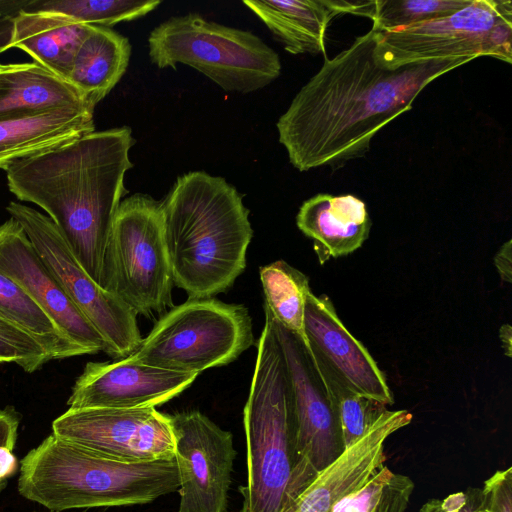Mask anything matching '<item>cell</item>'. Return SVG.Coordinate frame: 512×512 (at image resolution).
<instances>
[{"label":"cell","instance_id":"obj_1","mask_svg":"<svg viewBox=\"0 0 512 512\" xmlns=\"http://www.w3.org/2000/svg\"><path fill=\"white\" fill-rule=\"evenodd\" d=\"M378 33L371 29L325 57L278 119L279 142L300 172L362 157L373 137L409 111L429 83L471 61L436 59L386 69L374 57Z\"/></svg>","mask_w":512,"mask_h":512},{"label":"cell","instance_id":"obj_2","mask_svg":"<svg viewBox=\"0 0 512 512\" xmlns=\"http://www.w3.org/2000/svg\"><path fill=\"white\" fill-rule=\"evenodd\" d=\"M134 144L128 126L93 131L4 168L9 191L47 213L101 287L115 214L128 192L124 180L133 167Z\"/></svg>","mask_w":512,"mask_h":512},{"label":"cell","instance_id":"obj_3","mask_svg":"<svg viewBox=\"0 0 512 512\" xmlns=\"http://www.w3.org/2000/svg\"><path fill=\"white\" fill-rule=\"evenodd\" d=\"M173 283L189 298L226 291L246 268L253 237L243 196L220 176H179L161 201Z\"/></svg>","mask_w":512,"mask_h":512},{"label":"cell","instance_id":"obj_4","mask_svg":"<svg viewBox=\"0 0 512 512\" xmlns=\"http://www.w3.org/2000/svg\"><path fill=\"white\" fill-rule=\"evenodd\" d=\"M175 458L125 463L54 434L20 461L18 492L52 512L146 504L179 489Z\"/></svg>","mask_w":512,"mask_h":512},{"label":"cell","instance_id":"obj_5","mask_svg":"<svg viewBox=\"0 0 512 512\" xmlns=\"http://www.w3.org/2000/svg\"><path fill=\"white\" fill-rule=\"evenodd\" d=\"M243 416L248 482L240 487V512H284L296 466V424L283 351L266 312Z\"/></svg>","mask_w":512,"mask_h":512},{"label":"cell","instance_id":"obj_6","mask_svg":"<svg viewBox=\"0 0 512 512\" xmlns=\"http://www.w3.org/2000/svg\"><path fill=\"white\" fill-rule=\"evenodd\" d=\"M148 55L160 69L190 66L227 92L257 91L281 73L278 54L257 35L197 13L173 16L156 26L148 36Z\"/></svg>","mask_w":512,"mask_h":512},{"label":"cell","instance_id":"obj_7","mask_svg":"<svg viewBox=\"0 0 512 512\" xmlns=\"http://www.w3.org/2000/svg\"><path fill=\"white\" fill-rule=\"evenodd\" d=\"M254 343L245 306L213 298H189L162 315L139 348L134 362L195 373L229 364Z\"/></svg>","mask_w":512,"mask_h":512},{"label":"cell","instance_id":"obj_8","mask_svg":"<svg viewBox=\"0 0 512 512\" xmlns=\"http://www.w3.org/2000/svg\"><path fill=\"white\" fill-rule=\"evenodd\" d=\"M173 284L161 201L142 193L124 198L112 226L102 287L137 315L152 318L172 305Z\"/></svg>","mask_w":512,"mask_h":512},{"label":"cell","instance_id":"obj_9","mask_svg":"<svg viewBox=\"0 0 512 512\" xmlns=\"http://www.w3.org/2000/svg\"><path fill=\"white\" fill-rule=\"evenodd\" d=\"M488 56L512 63V3L472 0L448 16L378 33L374 57L394 70L421 61Z\"/></svg>","mask_w":512,"mask_h":512},{"label":"cell","instance_id":"obj_10","mask_svg":"<svg viewBox=\"0 0 512 512\" xmlns=\"http://www.w3.org/2000/svg\"><path fill=\"white\" fill-rule=\"evenodd\" d=\"M6 210L22 226L68 298L100 334L105 353L117 360L133 354L143 339L137 314L89 276L47 215L14 201Z\"/></svg>","mask_w":512,"mask_h":512},{"label":"cell","instance_id":"obj_11","mask_svg":"<svg viewBox=\"0 0 512 512\" xmlns=\"http://www.w3.org/2000/svg\"><path fill=\"white\" fill-rule=\"evenodd\" d=\"M281 345L296 424V466L284 512L316 476L345 451L339 422L303 335L281 325L264 307Z\"/></svg>","mask_w":512,"mask_h":512},{"label":"cell","instance_id":"obj_12","mask_svg":"<svg viewBox=\"0 0 512 512\" xmlns=\"http://www.w3.org/2000/svg\"><path fill=\"white\" fill-rule=\"evenodd\" d=\"M52 434L119 462L175 458L170 416L155 407L68 408L53 421Z\"/></svg>","mask_w":512,"mask_h":512},{"label":"cell","instance_id":"obj_13","mask_svg":"<svg viewBox=\"0 0 512 512\" xmlns=\"http://www.w3.org/2000/svg\"><path fill=\"white\" fill-rule=\"evenodd\" d=\"M170 419L180 482L178 512H226L236 457L232 434L199 411Z\"/></svg>","mask_w":512,"mask_h":512},{"label":"cell","instance_id":"obj_14","mask_svg":"<svg viewBox=\"0 0 512 512\" xmlns=\"http://www.w3.org/2000/svg\"><path fill=\"white\" fill-rule=\"evenodd\" d=\"M198 374L170 371L123 358L88 362L67 400L70 409L156 407L174 398Z\"/></svg>","mask_w":512,"mask_h":512},{"label":"cell","instance_id":"obj_15","mask_svg":"<svg viewBox=\"0 0 512 512\" xmlns=\"http://www.w3.org/2000/svg\"><path fill=\"white\" fill-rule=\"evenodd\" d=\"M0 273L17 283L61 332L87 354L105 352L100 334L68 298L22 226L12 217L0 224Z\"/></svg>","mask_w":512,"mask_h":512},{"label":"cell","instance_id":"obj_16","mask_svg":"<svg viewBox=\"0 0 512 512\" xmlns=\"http://www.w3.org/2000/svg\"><path fill=\"white\" fill-rule=\"evenodd\" d=\"M303 337L354 392L392 405L394 399L383 372L364 345L344 326L327 296H306Z\"/></svg>","mask_w":512,"mask_h":512},{"label":"cell","instance_id":"obj_17","mask_svg":"<svg viewBox=\"0 0 512 512\" xmlns=\"http://www.w3.org/2000/svg\"><path fill=\"white\" fill-rule=\"evenodd\" d=\"M412 421L407 410H387L331 465L322 470L285 512H331L338 501L361 488L385 462L389 436Z\"/></svg>","mask_w":512,"mask_h":512},{"label":"cell","instance_id":"obj_18","mask_svg":"<svg viewBox=\"0 0 512 512\" xmlns=\"http://www.w3.org/2000/svg\"><path fill=\"white\" fill-rule=\"evenodd\" d=\"M296 224L313 239L321 264L359 249L371 228L365 203L351 194L320 193L309 198L301 205Z\"/></svg>","mask_w":512,"mask_h":512},{"label":"cell","instance_id":"obj_19","mask_svg":"<svg viewBox=\"0 0 512 512\" xmlns=\"http://www.w3.org/2000/svg\"><path fill=\"white\" fill-rule=\"evenodd\" d=\"M93 108L64 107L0 118V169L95 131Z\"/></svg>","mask_w":512,"mask_h":512},{"label":"cell","instance_id":"obj_20","mask_svg":"<svg viewBox=\"0 0 512 512\" xmlns=\"http://www.w3.org/2000/svg\"><path fill=\"white\" fill-rule=\"evenodd\" d=\"M291 54L325 55V35L339 13L331 0H244Z\"/></svg>","mask_w":512,"mask_h":512},{"label":"cell","instance_id":"obj_21","mask_svg":"<svg viewBox=\"0 0 512 512\" xmlns=\"http://www.w3.org/2000/svg\"><path fill=\"white\" fill-rule=\"evenodd\" d=\"M64 107L95 109L71 83L36 62L0 64V118Z\"/></svg>","mask_w":512,"mask_h":512},{"label":"cell","instance_id":"obj_22","mask_svg":"<svg viewBox=\"0 0 512 512\" xmlns=\"http://www.w3.org/2000/svg\"><path fill=\"white\" fill-rule=\"evenodd\" d=\"M91 27L62 15L24 10L14 20L11 47L67 80L75 53Z\"/></svg>","mask_w":512,"mask_h":512},{"label":"cell","instance_id":"obj_23","mask_svg":"<svg viewBox=\"0 0 512 512\" xmlns=\"http://www.w3.org/2000/svg\"><path fill=\"white\" fill-rule=\"evenodd\" d=\"M131 51L127 37L112 28L92 26L75 53L67 81L96 107L125 74Z\"/></svg>","mask_w":512,"mask_h":512},{"label":"cell","instance_id":"obj_24","mask_svg":"<svg viewBox=\"0 0 512 512\" xmlns=\"http://www.w3.org/2000/svg\"><path fill=\"white\" fill-rule=\"evenodd\" d=\"M0 317L35 338L49 352L52 360L87 354L61 332L17 283L1 273Z\"/></svg>","mask_w":512,"mask_h":512},{"label":"cell","instance_id":"obj_25","mask_svg":"<svg viewBox=\"0 0 512 512\" xmlns=\"http://www.w3.org/2000/svg\"><path fill=\"white\" fill-rule=\"evenodd\" d=\"M307 348L327 390L346 449L380 419L388 410L387 405L351 390L308 345Z\"/></svg>","mask_w":512,"mask_h":512},{"label":"cell","instance_id":"obj_26","mask_svg":"<svg viewBox=\"0 0 512 512\" xmlns=\"http://www.w3.org/2000/svg\"><path fill=\"white\" fill-rule=\"evenodd\" d=\"M265 305L285 328L303 335L304 309L311 291L305 274L283 260L260 268Z\"/></svg>","mask_w":512,"mask_h":512},{"label":"cell","instance_id":"obj_27","mask_svg":"<svg viewBox=\"0 0 512 512\" xmlns=\"http://www.w3.org/2000/svg\"><path fill=\"white\" fill-rule=\"evenodd\" d=\"M160 3L158 0H33L26 10L62 15L88 26L112 28L117 23L145 16Z\"/></svg>","mask_w":512,"mask_h":512},{"label":"cell","instance_id":"obj_28","mask_svg":"<svg viewBox=\"0 0 512 512\" xmlns=\"http://www.w3.org/2000/svg\"><path fill=\"white\" fill-rule=\"evenodd\" d=\"M472 0H375L369 18L376 32L403 28L448 16Z\"/></svg>","mask_w":512,"mask_h":512},{"label":"cell","instance_id":"obj_29","mask_svg":"<svg viewBox=\"0 0 512 512\" xmlns=\"http://www.w3.org/2000/svg\"><path fill=\"white\" fill-rule=\"evenodd\" d=\"M50 360L49 352L35 338L0 317V363H14L33 373Z\"/></svg>","mask_w":512,"mask_h":512},{"label":"cell","instance_id":"obj_30","mask_svg":"<svg viewBox=\"0 0 512 512\" xmlns=\"http://www.w3.org/2000/svg\"><path fill=\"white\" fill-rule=\"evenodd\" d=\"M393 474L383 465L361 488L338 501L331 512H375Z\"/></svg>","mask_w":512,"mask_h":512},{"label":"cell","instance_id":"obj_31","mask_svg":"<svg viewBox=\"0 0 512 512\" xmlns=\"http://www.w3.org/2000/svg\"><path fill=\"white\" fill-rule=\"evenodd\" d=\"M19 414L12 407L0 408V490L18 468L13 449L16 444Z\"/></svg>","mask_w":512,"mask_h":512},{"label":"cell","instance_id":"obj_32","mask_svg":"<svg viewBox=\"0 0 512 512\" xmlns=\"http://www.w3.org/2000/svg\"><path fill=\"white\" fill-rule=\"evenodd\" d=\"M477 512H512V467L497 470L485 480Z\"/></svg>","mask_w":512,"mask_h":512},{"label":"cell","instance_id":"obj_33","mask_svg":"<svg viewBox=\"0 0 512 512\" xmlns=\"http://www.w3.org/2000/svg\"><path fill=\"white\" fill-rule=\"evenodd\" d=\"M413 490L414 482L410 477L394 473L375 512H405Z\"/></svg>","mask_w":512,"mask_h":512},{"label":"cell","instance_id":"obj_34","mask_svg":"<svg viewBox=\"0 0 512 512\" xmlns=\"http://www.w3.org/2000/svg\"><path fill=\"white\" fill-rule=\"evenodd\" d=\"M479 500L480 489L469 487L444 499H430L422 505L419 512H477Z\"/></svg>","mask_w":512,"mask_h":512},{"label":"cell","instance_id":"obj_35","mask_svg":"<svg viewBox=\"0 0 512 512\" xmlns=\"http://www.w3.org/2000/svg\"><path fill=\"white\" fill-rule=\"evenodd\" d=\"M33 0H0V53L12 48L14 20Z\"/></svg>","mask_w":512,"mask_h":512},{"label":"cell","instance_id":"obj_36","mask_svg":"<svg viewBox=\"0 0 512 512\" xmlns=\"http://www.w3.org/2000/svg\"><path fill=\"white\" fill-rule=\"evenodd\" d=\"M511 240L502 245L494 257L495 267L502 281L511 283L512 281V258H511Z\"/></svg>","mask_w":512,"mask_h":512},{"label":"cell","instance_id":"obj_37","mask_svg":"<svg viewBox=\"0 0 512 512\" xmlns=\"http://www.w3.org/2000/svg\"><path fill=\"white\" fill-rule=\"evenodd\" d=\"M499 336L502 342V346L504 352L507 357H511V339H512V329L509 324H504L501 326L499 330Z\"/></svg>","mask_w":512,"mask_h":512},{"label":"cell","instance_id":"obj_38","mask_svg":"<svg viewBox=\"0 0 512 512\" xmlns=\"http://www.w3.org/2000/svg\"><path fill=\"white\" fill-rule=\"evenodd\" d=\"M1 64V63H0Z\"/></svg>","mask_w":512,"mask_h":512}]
</instances>
